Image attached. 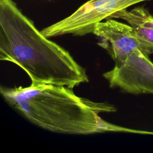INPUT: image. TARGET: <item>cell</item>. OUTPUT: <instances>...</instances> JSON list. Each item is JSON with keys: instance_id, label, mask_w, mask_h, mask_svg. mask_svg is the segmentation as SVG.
Listing matches in <instances>:
<instances>
[{"instance_id": "obj_1", "label": "cell", "mask_w": 153, "mask_h": 153, "mask_svg": "<svg viewBox=\"0 0 153 153\" xmlns=\"http://www.w3.org/2000/svg\"><path fill=\"white\" fill-rule=\"evenodd\" d=\"M0 59L21 68L33 85L73 88L88 81L85 69L39 31L13 0H0Z\"/></svg>"}, {"instance_id": "obj_2", "label": "cell", "mask_w": 153, "mask_h": 153, "mask_svg": "<svg viewBox=\"0 0 153 153\" xmlns=\"http://www.w3.org/2000/svg\"><path fill=\"white\" fill-rule=\"evenodd\" d=\"M0 91L5 100L28 121L51 132L90 134L121 132L124 129L99 115L115 111L114 106L79 97L68 87L50 84L14 88L1 86Z\"/></svg>"}, {"instance_id": "obj_3", "label": "cell", "mask_w": 153, "mask_h": 153, "mask_svg": "<svg viewBox=\"0 0 153 153\" xmlns=\"http://www.w3.org/2000/svg\"><path fill=\"white\" fill-rule=\"evenodd\" d=\"M149 0H90L68 17L41 30L47 38L66 34L82 36L93 32L97 23L117 11Z\"/></svg>"}, {"instance_id": "obj_4", "label": "cell", "mask_w": 153, "mask_h": 153, "mask_svg": "<svg viewBox=\"0 0 153 153\" xmlns=\"http://www.w3.org/2000/svg\"><path fill=\"white\" fill-rule=\"evenodd\" d=\"M103 75L111 87L134 94H153V63L139 50Z\"/></svg>"}, {"instance_id": "obj_5", "label": "cell", "mask_w": 153, "mask_h": 153, "mask_svg": "<svg viewBox=\"0 0 153 153\" xmlns=\"http://www.w3.org/2000/svg\"><path fill=\"white\" fill-rule=\"evenodd\" d=\"M93 33L100 39L99 45L108 51L115 66L123 63L137 50L148 56L151 54L138 38L133 27L112 18L97 23Z\"/></svg>"}, {"instance_id": "obj_6", "label": "cell", "mask_w": 153, "mask_h": 153, "mask_svg": "<svg viewBox=\"0 0 153 153\" xmlns=\"http://www.w3.org/2000/svg\"><path fill=\"white\" fill-rule=\"evenodd\" d=\"M149 13L143 7L128 11L124 9L113 14L110 18L126 20L134 29L141 42L153 54V26L148 21Z\"/></svg>"}, {"instance_id": "obj_7", "label": "cell", "mask_w": 153, "mask_h": 153, "mask_svg": "<svg viewBox=\"0 0 153 153\" xmlns=\"http://www.w3.org/2000/svg\"><path fill=\"white\" fill-rule=\"evenodd\" d=\"M148 21L150 23V24L153 26V16L149 13V16H148Z\"/></svg>"}]
</instances>
